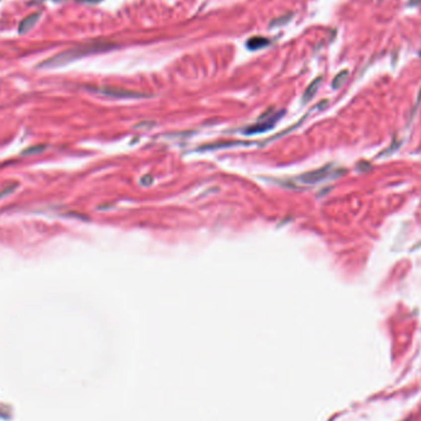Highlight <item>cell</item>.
I'll list each match as a JSON object with an SVG mask.
<instances>
[{
  "label": "cell",
  "instance_id": "3",
  "mask_svg": "<svg viewBox=\"0 0 421 421\" xmlns=\"http://www.w3.org/2000/svg\"><path fill=\"white\" fill-rule=\"evenodd\" d=\"M280 116H281L280 113L272 112V110L267 111L265 115H262L261 117L257 120V122L255 123L254 126H252V127H248L247 130H245L244 133L254 134V133H259V132H265V131L270 130V128H272L273 126H275L276 121L278 120V117H280Z\"/></svg>",
  "mask_w": 421,
  "mask_h": 421
},
{
  "label": "cell",
  "instance_id": "9",
  "mask_svg": "<svg viewBox=\"0 0 421 421\" xmlns=\"http://www.w3.org/2000/svg\"><path fill=\"white\" fill-rule=\"evenodd\" d=\"M291 17H292V14H287V15H283V16H281V17H277V19H275L272 22H271L270 26L271 27L282 26V25L287 24V22L290 21Z\"/></svg>",
  "mask_w": 421,
  "mask_h": 421
},
{
  "label": "cell",
  "instance_id": "4",
  "mask_svg": "<svg viewBox=\"0 0 421 421\" xmlns=\"http://www.w3.org/2000/svg\"><path fill=\"white\" fill-rule=\"evenodd\" d=\"M332 174V167H324V168H320V169L314 170V171L311 172H307V174L301 175V176L298 177V180L301 182H303V184H317V182H320L322 180H324L325 177H328L329 175Z\"/></svg>",
  "mask_w": 421,
  "mask_h": 421
},
{
  "label": "cell",
  "instance_id": "7",
  "mask_svg": "<svg viewBox=\"0 0 421 421\" xmlns=\"http://www.w3.org/2000/svg\"><path fill=\"white\" fill-rule=\"evenodd\" d=\"M320 82H322V78H317L314 82L311 83V85H309L308 87H307V90L304 91V95H303L304 102H308L309 100L313 99L314 95H316V92L318 91V87H319Z\"/></svg>",
  "mask_w": 421,
  "mask_h": 421
},
{
  "label": "cell",
  "instance_id": "8",
  "mask_svg": "<svg viewBox=\"0 0 421 421\" xmlns=\"http://www.w3.org/2000/svg\"><path fill=\"white\" fill-rule=\"evenodd\" d=\"M347 76H348L347 71L340 72V73L337 74V76L334 78V82H333V87L337 89V87L341 86V85L343 84V82H345L346 78H347Z\"/></svg>",
  "mask_w": 421,
  "mask_h": 421
},
{
  "label": "cell",
  "instance_id": "5",
  "mask_svg": "<svg viewBox=\"0 0 421 421\" xmlns=\"http://www.w3.org/2000/svg\"><path fill=\"white\" fill-rule=\"evenodd\" d=\"M40 16H41V15L38 14V12H36V14H32V15H30V16H28V17H26V19H25L24 21H22L21 24H20L19 32L20 33H25V32H27V31H30L31 28L35 26L36 22L38 21Z\"/></svg>",
  "mask_w": 421,
  "mask_h": 421
},
{
  "label": "cell",
  "instance_id": "10",
  "mask_svg": "<svg viewBox=\"0 0 421 421\" xmlns=\"http://www.w3.org/2000/svg\"><path fill=\"white\" fill-rule=\"evenodd\" d=\"M410 1L413 2V4H419L420 2V0H410Z\"/></svg>",
  "mask_w": 421,
  "mask_h": 421
},
{
  "label": "cell",
  "instance_id": "2",
  "mask_svg": "<svg viewBox=\"0 0 421 421\" xmlns=\"http://www.w3.org/2000/svg\"><path fill=\"white\" fill-rule=\"evenodd\" d=\"M92 91L99 92V94L106 95L110 97H117V99H143V97H151L149 94H144L141 91H134V90H128L125 87H116V86H105V87H95L91 89Z\"/></svg>",
  "mask_w": 421,
  "mask_h": 421
},
{
  "label": "cell",
  "instance_id": "6",
  "mask_svg": "<svg viewBox=\"0 0 421 421\" xmlns=\"http://www.w3.org/2000/svg\"><path fill=\"white\" fill-rule=\"evenodd\" d=\"M268 43H270V41L265 37H253L247 42V47L249 48V50L255 51V50H259V48L265 47V46H267Z\"/></svg>",
  "mask_w": 421,
  "mask_h": 421
},
{
  "label": "cell",
  "instance_id": "1",
  "mask_svg": "<svg viewBox=\"0 0 421 421\" xmlns=\"http://www.w3.org/2000/svg\"><path fill=\"white\" fill-rule=\"evenodd\" d=\"M115 47L113 43L110 42H91L86 43V45L78 46V47L71 48L68 51H63V52L56 54V56L51 57V58L45 59L41 62L37 66L40 69H53L59 68V67L67 66V64L72 63V62L77 61V59L83 58L89 54H95L100 52H105V51L112 50Z\"/></svg>",
  "mask_w": 421,
  "mask_h": 421
}]
</instances>
